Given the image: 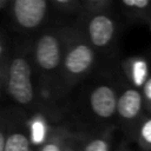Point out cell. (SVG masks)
<instances>
[{
    "mask_svg": "<svg viewBox=\"0 0 151 151\" xmlns=\"http://www.w3.org/2000/svg\"><path fill=\"white\" fill-rule=\"evenodd\" d=\"M8 90L12 97L20 104H28L33 98L31 70L27 61L22 58H17L11 64Z\"/></svg>",
    "mask_w": 151,
    "mask_h": 151,
    "instance_id": "obj_1",
    "label": "cell"
},
{
    "mask_svg": "<svg viewBox=\"0 0 151 151\" xmlns=\"http://www.w3.org/2000/svg\"><path fill=\"white\" fill-rule=\"evenodd\" d=\"M46 12L44 0H17L14 2V15L17 21L26 28L38 26Z\"/></svg>",
    "mask_w": 151,
    "mask_h": 151,
    "instance_id": "obj_2",
    "label": "cell"
},
{
    "mask_svg": "<svg viewBox=\"0 0 151 151\" xmlns=\"http://www.w3.org/2000/svg\"><path fill=\"white\" fill-rule=\"evenodd\" d=\"M90 100H91V107L93 112L101 118L111 117L114 113L118 105L114 92L109 86L97 87L92 92Z\"/></svg>",
    "mask_w": 151,
    "mask_h": 151,
    "instance_id": "obj_3",
    "label": "cell"
},
{
    "mask_svg": "<svg viewBox=\"0 0 151 151\" xmlns=\"http://www.w3.org/2000/svg\"><path fill=\"white\" fill-rule=\"evenodd\" d=\"M37 61L45 70L54 68L59 63V44L53 35H44L37 45Z\"/></svg>",
    "mask_w": 151,
    "mask_h": 151,
    "instance_id": "obj_4",
    "label": "cell"
},
{
    "mask_svg": "<svg viewBox=\"0 0 151 151\" xmlns=\"http://www.w3.org/2000/svg\"><path fill=\"white\" fill-rule=\"evenodd\" d=\"M113 22L111 21L110 18L105 15H97L94 17L88 25V33L91 41L96 46H105L109 44L113 35Z\"/></svg>",
    "mask_w": 151,
    "mask_h": 151,
    "instance_id": "obj_5",
    "label": "cell"
},
{
    "mask_svg": "<svg viewBox=\"0 0 151 151\" xmlns=\"http://www.w3.org/2000/svg\"><path fill=\"white\" fill-rule=\"evenodd\" d=\"M92 60V51L85 45H78L68 52L65 59V66L71 73L79 74L88 68Z\"/></svg>",
    "mask_w": 151,
    "mask_h": 151,
    "instance_id": "obj_6",
    "label": "cell"
},
{
    "mask_svg": "<svg viewBox=\"0 0 151 151\" xmlns=\"http://www.w3.org/2000/svg\"><path fill=\"white\" fill-rule=\"evenodd\" d=\"M140 106H142V97L139 92L136 90H127L120 96L118 100L117 110L123 118L131 119L137 116V113L140 110Z\"/></svg>",
    "mask_w": 151,
    "mask_h": 151,
    "instance_id": "obj_7",
    "label": "cell"
},
{
    "mask_svg": "<svg viewBox=\"0 0 151 151\" xmlns=\"http://www.w3.org/2000/svg\"><path fill=\"white\" fill-rule=\"evenodd\" d=\"M5 151H29V142L21 133H12L6 140Z\"/></svg>",
    "mask_w": 151,
    "mask_h": 151,
    "instance_id": "obj_8",
    "label": "cell"
},
{
    "mask_svg": "<svg viewBox=\"0 0 151 151\" xmlns=\"http://www.w3.org/2000/svg\"><path fill=\"white\" fill-rule=\"evenodd\" d=\"M85 151H109L107 144L103 139H93L87 144Z\"/></svg>",
    "mask_w": 151,
    "mask_h": 151,
    "instance_id": "obj_9",
    "label": "cell"
},
{
    "mask_svg": "<svg viewBox=\"0 0 151 151\" xmlns=\"http://www.w3.org/2000/svg\"><path fill=\"white\" fill-rule=\"evenodd\" d=\"M123 4L129 7H137V8H144L149 6L147 0H123Z\"/></svg>",
    "mask_w": 151,
    "mask_h": 151,
    "instance_id": "obj_10",
    "label": "cell"
},
{
    "mask_svg": "<svg viewBox=\"0 0 151 151\" xmlns=\"http://www.w3.org/2000/svg\"><path fill=\"white\" fill-rule=\"evenodd\" d=\"M142 136L147 143H151V119H149L144 124V126L142 129Z\"/></svg>",
    "mask_w": 151,
    "mask_h": 151,
    "instance_id": "obj_11",
    "label": "cell"
},
{
    "mask_svg": "<svg viewBox=\"0 0 151 151\" xmlns=\"http://www.w3.org/2000/svg\"><path fill=\"white\" fill-rule=\"evenodd\" d=\"M41 151H60L59 146L57 144H53V143H50V144H46Z\"/></svg>",
    "mask_w": 151,
    "mask_h": 151,
    "instance_id": "obj_12",
    "label": "cell"
},
{
    "mask_svg": "<svg viewBox=\"0 0 151 151\" xmlns=\"http://www.w3.org/2000/svg\"><path fill=\"white\" fill-rule=\"evenodd\" d=\"M6 138L4 136V133H0V151H5L6 150Z\"/></svg>",
    "mask_w": 151,
    "mask_h": 151,
    "instance_id": "obj_13",
    "label": "cell"
}]
</instances>
